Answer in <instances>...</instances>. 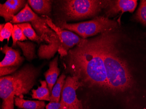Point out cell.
I'll use <instances>...</instances> for the list:
<instances>
[{"label":"cell","instance_id":"1","mask_svg":"<svg viewBox=\"0 0 146 109\" xmlns=\"http://www.w3.org/2000/svg\"><path fill=\"white\" fill-rule=\"evenodd\" d=\"M66 68L71 77H76L83 86L108 90L106 69L99 36L85 39L69 50Z\"/></svg>","mask_w":146,"mask_h":109},{"label":"cell","instance_id":"2","mask_svg":"<svg viewBox=\"0 0 146 109\" xmlns=\"http://www.w3.org/2000/svg\"><path fill=\"white\" fill-rule=\"evenodd\" d=\"M99 37L108 90L122 92L133 90L136 82L129 64L120 56L116 34L110 30L101 34Z\"/></svg>","mask_w":146,"mask_h":109},{"label":"cell","instance_id":"3","mask_svg":"<svg viewBox=\"0 0 146 109\" xmlns=\"http://www.w3.org/2000/svg\"><path fill=\"white\" fill-rule=\"evenodd\" d=\"M37 68L27 64L10 76L1 77L2 109H14L15 97H23L33 88L39 74Z\"/></svg>","mask_w":146,"mask_h":109},{"label":"cell","instance_id":"4","mask_svg":"<svg viewBox=\"0 0 146 109\" xmlns=\"http://www.w3.org/2000/svg\"><path fill=\"white\" fill-rule=\"evenodd\" d=\"M62 11L72 19L86 18L98 14L108 5V1L97 0H68L63 1Z\"/></svg>","mask_w":146,"mask_h":109},{"label":"cell","instance_id":"5","mask_svg":"<svg viewBox=\"0 0 146 109\" xmlns=\"http://www.w3.org/2000/svg\"><path fill=\"white\" fill-rule=\"evenodd\" d=\"M60 28L68 29L76 33L81 38H86L95 36L99 33L112 30L116 28L117 24L107 17L99 16L87 22L75 24H68L65 22L60 24Z\"/></svg>","mask_w":146,"mask_h":109},{"label":"cell","instance_id":"6","mask_svg":"<svg viewBox=\"0 0 146 109\" xmlns=\"http://www.w3.org/2000/svg\"><path fill=\"white\" fill-rule=\"evenodd\" d=\"M10 22L14 24L31 23L37 34L48 44L50 43L51 40L59 39L56 33L49 28L45 18L43 16L42 18L38 16L28 4H26L24 8L13 17Z\"/></svg>","mask_w":146,"mask_h":109},{"label":"cell","instance_id":"7","mask_svg":"<svg viewBox=\"0 0 146 109\" xmlns=\"http://www.w3.org/2000/svg\"><path fill=\"white\" fill-rule=\"evenodd\" d=\"M83 86L76 77L68 76L63 87L60 102V109H84L82 101L78 100L76 91Z\"/></svg>","mask_w":146,"mask_h":109},{"label":"cell","instance_id":"8","mask_svg":"<svg viewBox=\"0 0 146 109\" xmlns=\"http://www.w3.org/2000/svg\"><path fill=\"white\" fill-rule=\"evenodd\" d=\"M42 16L45 18L47 25L56 33L59 37L61 45V50L59 54L61 57L67 56L70 49L75 45L77 46L82 43L85 40V39L78 36L72 32L63 30L52 22V20L48 16Z\"/></svg>","mask_w":146,"mask_h":109},{"label":"cell","instance_id":"9","mask_svg":"<svg viewBox=\"0 0 146 109\" xmlns=\"http://www.w3.org/2000/svg\"><path fill=\"white\" fill-rule=\"evenodd\" d=\"M26 1L23 0H9L4 4L0 5V15L6 22L11 21L21 9L24 8Z\"/></svg>","mask_w":146,"mask_h":109},{"label":"cell","instance_id":"10","mask_svg":"<svg viewBox=\"0 0 146 109\" xmlns=\"http://www.w3.org/2000/svg\"><path fill=\"white\" fill-rule=\"evenodd\" d=\"M137 4V1L135 0H119L114 1H108V9L107 16H112L119 12H133Z\"/></svg>","mask_w":146,"mask_h":109},{"label":"cell","instance_id":"11","mask_svg":"<svg viewBox=\"0 0 146 109\" xmlns=\"http://www.w3.org/2000/svg\"><path fill=\"white\" fill-rule=\"evenodd\" d=\"M1 50L5 55L0 63V67L19 66L24 60L23 57L21 56L19 51L14 50L7 44L1 48Z\"/></svg>","mask_w":146,"mask_h":109},{"label":"cell","instance_id":"12","mask_svg":"<svg viewBox=\"0 0 146 109\" xmlns=\"http://www.w3.org/2000/svg\"><path fill=\"white\" fill-rule=\"evenodd\" d=\"M58 57L56 56L50 62L49 69L44 73L46 81L51 94L60 73V70L58 67Z\"/></svg>","mask_w":146,"mask_h":109},{"label":"cell","instance_id":"13","mask_svg":"<svg viewBox=\"0 0 146 109\" xmlns=\"http://www.w3.org/2000/svg\"><path fill=\"white\" fill-rule=\"evenodd\" d=\"M52 1L49 0H29L27 2L36 13L48 16L51 11Z\"/></svg>","mask_w":146,"mask_h":109},{"label":"cell","instance_id":"14","mask_svg":"<svg viewBox=\"0 0 146 109\" xmlns=\"http://www.w3.org/2000/svg\"><path fill=\"white\" fill-rule=\"evenodd\" d=\"M15 104L17 107L23 109H44L46 106L43 101L29 100L19 96L15 97Z\"/></svg>","mask_w":146,"mask_h":109},{"label":"cell","instance_id":"15","mask_svg":"<svg viewBox=\"0 0 146 109\" xmlns=\"http://www.w3.org/2000/svg\"><path fill=\"white\" fill-rule=\"evenodd\" d=\"M41 86L38 87L36 90H32V98L39 100H50L51 93L48 88L46 81L40 80Z\"/></svg>","mask_w":146,"mask_h":109},{"label":"cell","instance_id":"16","mask_svg":"<svg viewBox=\"0 0 146 109\" xmlns=\"http://www.w3.org/2000/svg\"><path fill=\"white\" fill-rule=\"evenodd\" d=\"M66 76L62 74L57 79L51 94L50 100L52 102L59 103L61 99V93L65 82Z\"/></svg>","mask_w":146,"mask_h":109},{"label":"cell","instance_id":"17","mask_svg":"<svg viewBox=\"0 0 146 109\" xmlns=\"http://www.w3.org/2000/svg\"><path fill=\"white\" fill-rule=\"evenodd\" d=\"M17 25L22 29L25 36L29 39L38 43L43 41V39L40 37L34 29H33L31 24L29 22H25L17 24Z\"/></svg>","mask_w":146,"mask_h":109},{"label":"cell","instance_id":"18","mask_svg":"<svg viewBox=\"0 0 146 109\" xmlns=\"http://www.w3.org/2000/svg\"><path fill=\"white\" fill-rule=\"evenodd\" d=\"M17 45L21 48L24 55L29 61L32 60L36 57L35 53V45L30 42H17Z\"/></svg>","mask_w":146,"mask_h":109},{"label":"cell","instance_id":"19","mask_svg":"<svg viewBox=\"0 0 146 109\" xmlns=\"http://www.w3.org/2000/svg\"><path fill=\"white\" fill-rule=\"evenodd\" d=\"M134 18L144 26H146V0L141 1Z\"/></svg>","mask_w":146,"mask_h":109},{"label":"cell","instance_id":"20","mask_svg":"<svg viewBox=\"0 0 146 109\" xmlns=\"http://www.w3.org/2000/svg\"><path fill=\"white\" fill-rule=\"evenodd\" d=\"M13 31L12 32V37L13 40L12 46H16L17 45V42L18 41H23L27 39V38L25 36L23 31L17 25L15 24L13 25Z\"/></svg>","mask_w":146,"mask_h":109},{"label":"cell","instance_id":"21","mask_svg":"<svg viewBox=\"0 0 146 109\" xmlns=\"http://www.w3.org/2000/svg\"><path fill=\"white\" fill-rule=\"evenodd\" d=\"M13 25L10 22L5 24V26L0 30V41L3 42L5 39H7L8 42L12 35L13 31Z\"/></svg>","mask_w":146,"mask_h":109},{"label":"cell","instance_id":"22","mask_svg":"<svg viewBox=\"0 0 146 109\" xmlns=\"http://www.w3.org/2000/svg\"><path fill=\"white\" fill-rule=\"evenodd\" d=\"M19 66H4L1 67L0 76L1 77H4L14 73L18 69Z\"/></svg>","mask_w":146,"mask_h":109},{"label":"cell","instance_id":"23","mask_svg":"<svg viewBox=\"0 0 146 109\" xmlns=\"http://www.w3.org/2000/svg\"><path fill=\"white\" fill-rule=\"evenodd\" d=\"M61 107V104L60 102H50V103L46 106V109H60Z\"/></svg>","mask_w":146,"mask_h":109},{"label":"cell","instance_id":"24","mask_svg":"<svg viewBox=\"0 0 146 109\" xmlns=\"http://www.w3.org/2000/svg\"><path fill=\"white\" fill-rule=\"evenodd\" d=\"M145 36H146V33L145 34Z\"/></svg>","mask_w":146,"mask_h":109}]
</instances>
